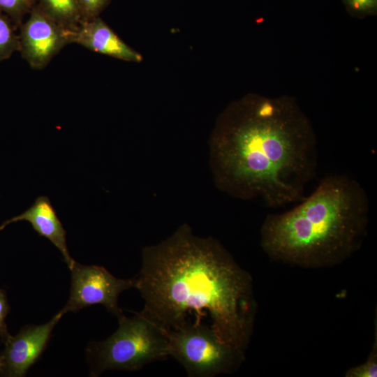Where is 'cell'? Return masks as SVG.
<instances>
[{"label":"cell","instance_id":"obj_14","mask_svg":"<svg viewBox=\"0 0 377 377\" xmlns=\"http://www.w3.org/2000/svg\"><path fill=\"white\" fill-rule=\"evenodd\" d=\"M375 328V340L367 360L360 365L349 369L346 377H376L377 376V332Z\"/></svg>","mask_w":377,"mask_h":377},{"label":"cell","instance_id":"obj_16","mask_svg":"<svg viewBox=\"0 0 377 377\" xmlns=\"http://www.w3.org/2000/svg\"><path fill=\"white\" fill-rule=\"evenodd\" d=\"M80 8L82 21L99 16V14L108 6L110 0H78Z\"/></svg>","mask_w":377,"mask_h":377},{"label":"cell","instance_id":"obj_8","mask_svg":"<svg viewBox=\"0 0 377 377\" xmlns=\"http://www.w3.org/2000/svg\"><path fill=\"white\" fill-rule=\"evenodd\" d=\"M63 315L60 311L43 325H27L17 335L10 334L3 342L4 350L0 353V375L24 376L47 347L52 332Z\"/></svg>","mask_w":377,"mask_h":377},{"label":"cell","instance_id":"obj_3","mask_svg":"<svg viewBox=\"0 0 377 377\" xmlns=\"http://www.w3.org/2000/svg\"><path fill=\"white\" fill-rule=\"evenodd\" d=\"M295 207L269 214L260 228V245L273 260L303 268L339 265L362 246L369 223V198L345 175L323 178Z\"/></svg>","mask_w":377,"mask_h":377},{"label":"cell","instance_id":"obj_10","mask_svg":"<svg viewBox=\"0 0 377 377\" xmlns=\"http://www.w3.org/2000/svg\"><path fill=\"white\" fill-rule=\"evenodd\" d=\"M20 221H28L40 236L49 239L61 253L68 267L73 265L74 260L66 244V232L47 196L38 197L26 211L4 221L0 226V231L8 224Z\"/></svg>","mask_w":377,"mask_h":377},{"label":"cell","instance_id":"obj_1","mask_svg":"<svg viewBox=\"0 0 377 377\" xmlns=\"http://www.w3.org/2000/svg\"><path fill=\"white\" fill-rule=\"evenodd\" d=\"M142 259L135 288L145 300L143 315L165 330L208 318L221 341L246 350L257 311L253 279L217 239L182 224L143 248Z\"/></svg>","mask_w":377,"mask_h":377},{"label":"cell","instance_id":"obj_5","mask_svg":"<svg viewBox=\"0 0 377 377\" xmlns=\"http://www.w3.org/2000/svg\"><path fill=\"white\" fill-rule=\"evenodd\" d=\"M165 331L170 356L189 377L232 374L245 360L244 350L221 341L204 320H190L177 330Z\"/></svg>","mask_w":377,"mask_h":377},{"label":"cell","instance_id":"obj_13","mask_svg":"<svg viewBox=\"0 0 377 377\" xmlns=\"http://www.w3.org/2000/svg\"><path fill=\"white\" fill-rule=\"evenodd\" d=\"M37 0H0V10L8 15L18 28L24 17L29 14Z\"/></svg>","mask_w":377,"mask_h":377},{"label":"cell","instance_id":"obj_6","mask_svg":"<svg viewBox=\"0 0 377 377\" xmlns=\"http://www.w3.org/2000/svg\"><path fill=\"white\" fill-rule=\"evenodd\" d=\"M69 269L71 286L68 302L61 310L64 314L90 305L102 304L117 318L124 315L118 305V297L124 290L135 288V277L117 279L103 267L83 265L75 261Z\"/></svg>","mask_w":377,"mask_h":377},{"label":"cell","instance_id":"obj_2","mask_svg":"<svg viewBox=\"0 0 377 377\" xmlns=\"http://www.w3.org/2000/svg\"><path fill=\"white\" fill-rule=\"evenodd\" d=\"M317 149L312 124L294 98L256 95L227 112L212 139L209 161L221 191L276 208L305 198Z\"/></svg>","mask_w":377,"mask_h":377},{"label":"cell","instance_id":"obj_9","mask_svg":"<svg viewBox=\"0 0 377 377\" xmlns=\"http://www.w3.org/2000/svg\"><path fill=\"white\" fill-rule=\"evenodd\" d=\"M73 43L126 61L140 62L142 59V56L126 45L99 16L81 22L74 31Z\"/></svg>","mask_w":377,"mask_h":377},{"label":"cell","instance_id":"obj_17","mask_svg":"<svg viewBox=\"0 0 377 377\" xmlns=\"http://www.w3.org/2000/svg\"><path fill=\"white\" fill-rule=\"evenodd\" d=\"M9 311V305L7 301L6 293L0 289V337L3 342L9 337L5 318Z\"/></svg>","mask_w":377,"mask_h":377},{"label":"cell","instance_id":"obj_12","mask_svg":"<svg viewBox=\"0 0 377 377\" xmlns=\"http://www.w3.org/2000/svg\"><path fill=\"white\" fill-rule=\"evenodd\" d=\"M17 29L11 19L0 10V62L9 59L15 52H20V37Z\"/></svg>","mask_w":377,"mask_h":377},{"label":"cell","instance_id":"obj_11","mask_svg":"<svg viewBox=\"0 0 377 377\" xmlns=\"http://www.w3.org/2000/svg\"><path fill=\"white\" fill-rule=\"evenodd\" d=\"M36 4L52 19L72 31L82 20L78 0H37Z\"/></svg>","mask_w":377,"mask_h":377},{"label":"cell","instance_id":"obj_4","mask_svg":"<svg viewBox=\"0 0 377 377\" xmlns=\"http://www.w3.org/2000/svg\"><path fill=\"white\" fill-rule=\"evenodd\" d=\"M118 320L119 327L114 334L90 346L92 376L108 369L139 370L170 356L165 330L141 312L131 318L123 315Z\"/></svg>","mask_w":377,"mask_h":377},{"label":"cell","instance_id":"obj_15","mask_svg":"<svg viewBox=\"0 0 377 377\" xmlns=\"http://www.w3.org/2000/svg\"><path fill=\"white\" fill-rule=\"evenodd\" d=\"M348 12L354 17L362 18L377 13V0H342Z\"/></svg>","mask_w":377,"mask_h":377},{"label":"cell","instance_id":"obj_7","mask_svg":"<svg viewBox=\"0 0 377 377\" xmlns=\"http://www.w3.org/2000/svg\"><path fill=\"white\" fill-rule=\"evenodd\" d=\"M20 26V52L36 70L45 68L67 45L73 43L74 31L52 19L36 4Z\"/></svg>","mask_w":377,"mask_h":377}]
</instances>
